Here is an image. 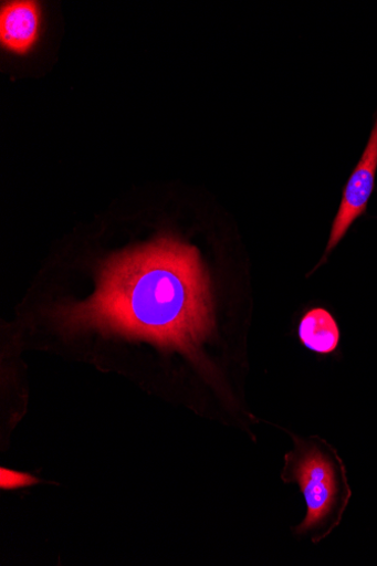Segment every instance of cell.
<instances>
[{"instance_id": "obj_4", "label": "cell", "mask_w": 377, "mask_h": 566, "mask_svg": "<svg viewBox=\"0 0 377 566\" xmlns=\"http://www.w3.org/2000/svg\"><path fill=\"white\" fill-rule=\"evenodd\" d=\"M41 28V10L36 2L18 0L6 3L0 14V40L17 55H25L35 45Z\"/></svg>"}, {"instance_id": "obj_6", "label": "cell", "mask_w": 377, "mask_h": 566, "mask_svg": "<svg viewBox=\"0 0 377 566\" xmlns=\"http://www.w3.org/2000/svg\"><path fill=\"white\" fill-rule=\"evenodd\" d=\"M3 476L8 478V481H2L3 484H6L3 485V488H18L28 483V476H23L22 474L19 473H7L6 471H3Z\"/></svg>"}, {"instance_id": "obj_2", "label": "cell", "mask_w": 377, "mask_h": 566, "mask_svg": "<svg viewBox=\"0 0 377 566\" xmlns=\"http://www.w3.org/2000/svg\"><path fill=\"white\" fill-rule=\"evenodd\" d=\"M294 472L307 504L301 532L323 525L336 512L343 513L349 490L343 467H338L331 455L311 449L301 457Z\"/></svg>"}, {"instance_id": "obj_5", "label": "cell", "mask_w": 377, "mask_h": 566, "mask_svg": "<svg viewBox=\"0 0 377 566\" xmlns=\"http://www.w3.org/2000/svg\"><path fill=\"white\" fill-rule=\"evenodd\" d=\"M300 339L308 349L318 354L334 353L341 342L337 322L326 308H312L302 319Z\"/></svg>"}, {"instance_id": "obj_3", "label": "cell", "mask_w": 377, "mask_h": 566, "mask_svg": "<svg viewBox=\"0 0 377 566\" xmlns=\"http://www.w3.org/2000/svg\"><path fill=\"white\" fill-rule=\"evenodd\" d=\"M376 170L377 119L363 157L345 187L341 208L333 224L325 260L344 239L354 222L366 213L367 202L374 189Z\"/></svg>"}, {"instance_id": "obj_1", "label": "cell", "mask_w": 377, "mask_h": 566, "mask_svg": "<svg viewBox=\"0 0 377 566\" xmlns=\"http://www.w3.org/2000/svg\"><path fill=\"white\" fill-rule=\"evenodd\" d=\"M59 319L70 332L96 329L193 354L213 327L199 251L167 235L115 255L102 269L95 293L64 306Z\"/></svg>"}]
</instances>
